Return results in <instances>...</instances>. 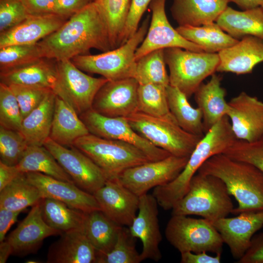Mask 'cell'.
Masks as SVG:
<instances>
[{
	"label": "cell",
	"mask_w": 263,
	"mask_h": 263,
	"mask_svg": "<svg viewBox=\"0 0 263 263\" xmlns=\"http://www.w3.org/2000/svg\"><path fill=\"white\" fill-rule=\"evenodd\" d=\"M44 58L59 61L87 55L91 49L112 50L106 21L94 1L38 42Z\"/></svg>",
	"instance_id": "cell-1"
},
{
	"label": "cell",
	"mask_w": 263,
	"mask_h": 263,
	"mask_svg": "<svg viewBox=\"0 0 263 263\" xmlns=\"http://www.w3.org/2000/svg\"><path fill=\"white\" fill-rule=\"evenodd\" d=\"M197 172L214 176L224 182L238 203L232 214L263 210V172L253 165L220 153L207 159Z\"/></svg>",
	"instance_id": "cell-2"
},
{
	"label": "cell",
	"mask_w": 263,
	"mask_h": 263,
	"mask_svg": "<svg viewBox=\"0 0 263 263\" xmlns=\"http://www.w3.org/2000/svg\"><path fill=\"white\" fill-rule=\"evenodd\" d=\"M236 139L226 115L200 139L178 176L169 183L154 188L153 194L160 205L171 209L187 193L191 178L203 163L215 155L223 153Z\"/></svg>",
	"instance_id": "cell-3"
},
{
	"label": "cell",
	"mask_w": 263,
	"mask_h": 263,
	"mask_svg": "<svg viewBox=\"0 0 263 263\" xmlns=\"http://www.w3.org/2000/svg\"><path fill=\"white\" fill-rule=\"evenodd\" d=\"M234 208L222 180L197 172L191 178L187 193L171 209V215H197L212 222L226 217Z\"/></svg>",
	"instance_id": "cell-4"
},
{
	"label": "cell",
	"mask_w": 263,
	"mask_h": 263,
	"mask_svg": "<svg viewBox=\"0 0 263 263\" xmlns=\"http://www.w3.org/2000/svg\"><path fill=\"white\" fill-rule=\"evenodd\" d=\"M125 118L137 133L153 145L178 157H189L203 137L183 130L170 112L158 117L137 112Z\"/></svg>",
	"instance_id": "cell-5"
},
{
	"label": "cell",
	"mask_w": 263,
	"mask_h": 263,
	"mask_svg": "<svg viewBox=\"0 0 263 263\" xmlns=\"http://www.w3.org/2000/svg\"><path fill=\"white\" fill-rule=\"evenodd\" d=\"M149 19L146 18L135 33L117 48L97 55H79L72 61L83 72L100 75L109 81L134 78L135 52L147 34Z\"/></svg>",
	"instance_id": "cell-6"
},
{
	"label": "cell",
	"mask_w": 263,
	"mask_h": 263,
	"mask_svg": "<svg viewBox=\"0 0 263 263\" xmlns=\"http://www.w3.org/2000/svg\"><path fill=\"white\" fill-rule=\"evenodd\" d=\"M73 146L90 157L102 170L107 180L117 178L125 170L150 161L141 150L131 144L90 133L76 139Z\"/></svg>",
	"instance_id": "cell-7"
},
{
	"label": "cell",
	"mask_w": 263,
	"mask_h": 263,
	"mask_svg": "<svg viewBox=\"0 0 263 263\" xmlns=\"http://www.w3.org/2000/svg\"><path fill=\"white\" fill-rule=\"evenodd\" d=\"M168 66L169 85L177 88L188 98L203 80L216 72L218 53L194 52L178 47L164 49Z\"/></svg>",
	"instance_id": "cell-8"
},
{
	"label": "cell",
	"mask_w": 263,
	"mask_h": 263,
	"mask_svg": "<svg viewBox=\"0 0 263 263\" xmlns=\"http://www.w3.org/2000/svg\"><path fill=\"white\" fill-rule=\"evenodd\" d=\"M165 235L168 241L180 253H222L224 243L220 233L210 221L204 218L171 215Z\"/></svg>",
	"instance_id": "cell-9"
},
{
	"label": "cell",
	"mask_w": 263,
	"mask_h": 263,
	"mask_svg": "<svg viewBox=\"0 0 263 263\" xmlns=\"http://www.w3.org/2000/svg\"><path fill=\"white\" fill-rule=\"evenodd\" d=\"M57 77L53 91L78 114L92 108L94 98L108 80L85 74L70 59L56 61Z\"/></svg>",
	"instance_id": "cell-10"
},
{
	"label": "cell",
	"mask_w": 263,
	"mask_h": 263,
	"mask_svg": "<svg viewBox=\"0 0 263 263\" xmlns=\"http://www.w3.org/2000/svg\"><path fill=\"white\" fill-rule=\"evenodd\" d=\"M79 117L90 133L131 144L141 150L151 161L161 160L171 155L137 133L125 117L106 116L92 108L81 113Z\"/></svg>",
	"instance_id": "cell-11"
},
{
	"label": "cell",
	"mask_w": 263,
	"mask_h": 263,
	"mask_svg": "<svg viewBox=\"0 0 263 263\" xmlns=\"http://www.w3.org/2000/svg\"><path fill=\"white\" fill-rule=\"evenodd\" d=\"M189 157L172 155L129 168L118 176L119 181L138 196L151 188L174 180L185 168Z\"/></svg>",
	"instance_id": "cell-12"
},
{
	"label": "cell",
	"mask_w": 263,
	"mask_h": 263,
	"mask_svg": "<svg viewBox=\"0 0 263 263\" xmlns=\"http://www.w3.org/2000/svg\"><path fill=\"white\" fill-rule=\"evenodd\" d=\"M43 146L81 189L94 194L105 185L107 178L102 170L77 148L62 146L50 137L47 139Z\"/></svg>",
	"instance_id": "cell-13"
},
{
	"label": "cell",
	"mask_w": 263,
	"mask_h": 263,
	"mask_svg": "<svg viewBox=\"0 0 263 263\" xmlns=\"http://www.w3.org/2000/svg\"><path fill=\"white\" fill-rule=\"evenodd\" d=\"M166 0H152L149 8L152 12L147 34L136 50L135 60L154 50L178 47L194 52H205L200 46L182 37L171 25L165 12Z\"/></svg>",
	"instance_id": "cell-14"
},
{
	"label": "cell",
	"mask_w": 263,
	"mask_h": 263,
	"mask_svg": "<svg viewBox=\"0 0 263 263\" xmlns=\"http://www.w3.org/2000/svg\"><path fill=\"white\" fill-rule=\"evenodd\" d=\"M139 85L133 77L108 80L96 93L92 109L106 116L126 117L138 112Z\"/></svg>",
	"instance_id": "cell-15"
},
{
	"label": "cell",
	"mask_w": 263,
	"mask_h": 263,
	"mask_svg": "<svg viewBox=\"0 0 263 263\" xmlns=\"http://www.w3.org/2000/svg\"><path fill=\"white\" fill-rule=\"evenodd\" d=\"M158 203L152 194L139 196L138 213L129 227L132 235L142 244L140 253L143 261L158 262L162 258L159 244L162 240L159 220Z\"/></svg>",
	"instance_id": "cell-16"
},
{
	"label": "cell",
	"mask_w": 263,
	"mask_h": 263,
	"mask_svg": "<svg viewBox=\"0 0 263 263\" xmlns=\"http://www.w3.org/2000/svg\"><path fill=\"white\" fill-rule=\"evenodd\" d=\"M238 215L211 223L228 246L233 258L239 260L250 246L255 233L263 227V210L245 211Z\"/></svg>",
	"instance_id": "cell-17"
},
{
	"label": "cell",
	"mask_w": 263,
	"mask_h": 263,
	"mask_svg": "<svg viewBox=\"0 0 263 263\" xmlns=\"http://www.w3.org/2000/svg\"><path fill=\"white\" fill-rule=\"evenodd\" d=\"M228 103L227 116L237 139L252 142L263 135V102L242 92Z\"/></svg>",
	"instance_id": "cell-18"
},
{
	"label": "cell",
	"mask_w": 263,
	"mask_h": 263,
	"mask_svg": "<svg viewBox=\"0 0 263 263\" xmlns=\"http://www.w3.org/2000/svg\"><path fill=\"white\" fill-rule=\"evenodd\" d=\"M25 174L27 180L39 189L43 198L58 200L85 213L101 210L94 195L74 183L38 172H27Z\"/></svg>",
	"instance_id": "cell-19"
},
{
	"label": "cell",
	"mask_w": 263,
	"mask_h": 263,
	"mask_svg": "<svg viewBox=\"0 0 263 263\" xmlns=\"http://www.w3.org/2000/svg\"><path fill=\"white\" fill-rule=\"evenodd\" d=\"M40 202L32 207L25 218L5 239L11 247L13 255L22 257L36 253L45 239L62 233L44 221Z\"/></svg>",
	"instance_id": "cell-20"
},
{
	"label": "cell",
	"mask_w": 263,
	"mask_h": 263,
	"mask_svg": "<svg viewBox=\"0 0 263 263\" xmlns=\"http://www.w3.org/2000/svg\"><path fill=\"white\" fill-rule=\"evenodd\" d=\"M93 195L106 216L121 225H131L137 215L139 197L123 186L117 178L107 180Z\"/></svg>",
	"instance_id": "cell-21"
},
{
	"label": "cell",
	"mask_w": 263,
	"mask_h": 263,
	"mask_svg": "<svg viewBox=\"0 0 263 263\" xmlns=\"http://www.w3.org/2000/svg\"><path fill=\"white\" fill-rule=\"evenodd\" d=\"M68 19L58 14L30 15L17 26L0 33V48L37 43L57 30Z\"/></svg>",
	"instance_id": "cell-22"
},
{
	"label": "cell",
	"mask_w": 263,
	"mask_h": 263,
	"mask_svg": "<svg viewBox=\"0 0 263 263\" xmlns=\"http://www.w3.org/2000/svg\"><path fill=\"white\" fill-rule=\"evenodd\" d=\"M220 62L216 72L237 75L250 73L263 62V39L248 36L218 53Z\"/></svg>",
	"instance_id": "cell-23"
},
{
	"label": "cell",
	"mask_w": 263,
	"mask_h": 263,
	"mask_svg": "<svg viewBox=\"0 0 263 263\" xmlns=\"http://www.w3.org/2000/svg\"><path fill=\"white\" fill-rule=\"evenodd\" d=\"M49 247L47 263H95L96 250L83 230L62 233Z\"/></svg>",
	"instance_id": "cell-24"
},
{
	"label": "cell",
	"mask_w": 263,
	"mask_h": 263,
	"mask_svg": "<svg viewBox=\"0 0 263 263\" xmlns=\"http://www.w3.org/2000/svg\"><path fill=\"white\" fill-rule=\"evenodd\" d=\"M227 4L225 0H173L170 10L178 26H200L216 21Z\"/></svg>",
	"instance_id": "cell-25"
},
{
	"label": "cell",
	"mask_w": 263,
	"mask_h": 263,
	"mask_svg": "<svg viewBox=\"0 0 263 263\" xmlns=\"http://www.w3.org/2000/svg\"><path fill=\"white\" fill-rule=\"evenodd\" d=\"M222 77L213 74L207 83H201L195 92L194 98L203 114L205 133L222 118L227 115L228 103L225 90L222 87Z\"/></svg>",
	"instance_id": "cell-26"
},
{
	"label": "cell",
	"mask_w": 263,
	"mask_h": 263,
	"mask_svg": "<svg viewBox=\"0 0 263 263\" xmlns=\"http://www.w3.org/2000/svg\"><path fill=\"white\" fill-rule=\"evenodd\" d=\"M89 133L79 115L56 95L49 137L59 145L71 147L76 139Z\"/></svg>",
	"instance_id": "cell-27"
},
{
	"label": "cell",
	"mask_w": 263,
	"mask_h": 263,
	"mask_svg": "<svg viewBox=\"0 0 263 263\" xmlns=\"http://www.w3.org/2000/svg\"><path fill=\"white\" fill-rule=\"evenodd\" d=\"M216 23L237 40L248 36L263 39V9L261 6L238 11L227 6Z\"/></svg>",
	"instance_id": "cell-28"
},
{
	"label": "cell",
	"mask_w": 263,
	"mask_h": 263,
	"mask_svg": "<svg viewBox=\"0 0 263 263\" xmlns=\"http://www.w3.org/2000/svg\"><path fill=\"white\" fill-rule=\"evenodd\" d=\"M42 58L32 63L6 72H0V82L7 85L21 84L51 89L56 85L57 72L56 63Z\"/></svg>",
	"instance_id": "cell-29"
},
{
	"label": "cell",
	"mask_w": 263,
	"mask_h": 263,
	"mask_svg": "<svg viewBox=\"0 0 263 263\" xmlns=\"http://www.w3.org/2000/svg\"><path fill=\"white\" fill-rule=\"evenodd\" d=\"M56 94L51 91L22 120L20 132L29 145L43 146L51 131Z\"/></svg>",
	"instance_id": "cell-30"
},
{
	"label": "cell",
	"mask_w": 263,
	"mask_h": 263,
	"mask_svg": "<svg viewBox=\"0 0 263 263\" xmlns=\"http://www.w3.org/2000/svg\"><path fill=\"white\" fill-rule=\"evenodd\" d=\"M40 205L42 218L51 227L62 233L75 230L84 231L87 213L50 198H42Z\"/></svg>",
	"instance_id": "cell-31"
},
{
	"label": "cell",
	"mask_w": 263,
	"mask_h": 263,
	"mask_svg": "<svg viewBox=\"0 0 263 263\" xmlns=\"http://www.w3.org/2000/svg\"><path fill=\"white\" fill-rule=\"evenodd\" d=\"M122 227L101 210H95L87 213L84 233L97 253L106 254L113 248Z\"/></svg>",
	"instance_id": "cell-32"
},
{
	"label": "cell",
	"mask_w": 263,
	"mask_h": 263,
	"mask_svg": "<svg viewBox=\"0 0 263 263\" xmlns=\"http://www.w3.org/2000/svg\"><path fill=\"white\" fill-rule=\"evenodd\" d=\"M176 29L185 39L207 53H218L239 41L214 22L200 26H178Z\"/></svg>",
	"instance_id": "cell-33"
},
{
	"label": "cell",
	"mask_w": 263,
	"mask_h": 263,
	"mask_svg": "<svg viewBox=\"0 0 263 263\" xmlns=\"http://www.w3.org/2000/svg\"><path fill=\"white\" fill-rule=\"evenodd\" d=\"M166 92L170 112L179 125L190 133L203 136L205 132L201 109L193 107L187 96L176 87L169 85Z\"/></svg>",
	"instance_id": "cell-34"
},
{
	"label": "cell",
	"mask_w": 263,
	"mask_h": 263,
	"mask_svg": "<svg viewBox=\"0 0 263 263\" xmlns=\"http://www.w3.org/2000/svg\"><path fill=\"white\" fill-rule=\"evenodd\" d=\"M16 166L22 173L38 172L74 183L70 175L44 146L29 145Z\"/></svg>",
	"instance_id": "cell-35"
},
{
	"label": "cell",
	"mask_w": 263,
	"mask_h": 263,
	"mask_svg": "<svg viewBox=\"0 0 263 263\" xmlns=\"http://www.w3.org/2000/svg\"><path fill=\"white\" fill-rule=\"evenodd\" d=\"M39 189L21 173L0 190V208L23 211L32 207L42 198Z\"/></svg>",
	"instance_id": "cell-36"
},
{
	"label": "cell",
	"mask_w": 263,
	"mask_h": 263,
	"mask_svg": "<svg viewBox=\"0 0 263 263\" xmlns=\"http://www.w3.org/2000/svg\"><path fill=\"white\" fill-rule=\"evenodd\" d=\"M108 28L112 49L121 45L132 0H94Z\"/></svg>",
	"instance_id": "cell-37"
},
{
	"label": "cell",
	"mask_w": 263,
	"mask_h": 263,
	"mask_svg": "<svg viewBox=\"0 0 263 263\" xmlns=\"http://www.w3.org/2000/svg\"><path fill=\"white\" fill-rule=\"evenodd\" d=\"M166 64L164 49L150 52L136 60L134 78L139 85L154 84L167 87L169 80Z\"/></svg>",
	"instance_id": "cell-38"
},
{
	"label": "cell",
	"mask_w": 263,
	"mask_h": 263,
	"mask_svg": "<svg viewBox=\"0 0 263 263\" xmlns=\"http://www.w3.org/2000/svg\"><path fill=\"white\" fill-rule=\"evenodd\" d=\"M136 241L129 228L122 226L111 251L106 254L96 252L95 263H140L143 260L136 249Z\"/></svg>",
	"instance_id": "cell-39"
},
{
	"label": "cell",
	"mask_w": 263,
	"mask_h": 263,
	"mask_svg": "<svg viewBox=\"0 0 263 263\" xmlns=\"http://www.w3.org/2000/svg\"><path fill=\"white\" fill-rule=\"evenodd\" d=\"M166 87L154 84L139 85L137 92L138 112L158 117L170 113Z\"/></svg>",
	"instance_id": "cell-40"
},
{
	"label": "cell",
	"mask_w": 263,
	"mask_h": 263,
	"mask_svg": "<svg viewBox=\"0 0 263 263\" xmlns=\"http://www.w3.org/2000/svg\"><path fill=\"white\" fill-rule=\"evenodd\" d=\"M44 58L38 43L16 44L0 48V72H6Z\"/></svg>",
	"instance_id": "cell-41"
},
{
	"label": "cell",
	"mask_w": 263,
	"mask_h": 263,
	"mask_svg": "<svg viewBox=\"0 0 263 263\" xmlns=\"http://www.w3.org/2000/svg\"><path fill=\"white\" fill-rule=\"evenodd\" d=\"M29 146L20 132L0 126V162L9 166H16Z\"/></svg>",
	"instance_id": "cell-42"
},
{
	"label": "cell",
	"mask_w": 263,
	"mask_h": 263,
	"mask_svg": "<svg viewBox=\"0 0 263 263\" xmlns=\"http://www.w3.org/2000/svg\"><path fill=\"white\" fill-rule=\"evenodd\" d=\"M22 117L16 96L8 85L0 83V126L20 131Z\"/></svg>",
	"instance_id": "cell-43"
},
{
	"label": "cell",
	"mask_w": 263,
	"mask_h": 263,
	"mask_svg": "<svg viewBox=\"0 0 263 263\" xmlns=\"http://www.w3.org/2000/svg\"><path fill=\"white\" fill-rule=\"evenodd\" d=\"M223 153L233 159L253 165L263 172V135L252 142L237 139Z\"/></svg>",
	"instance_id": "cell-44"
},
{
	"label": "cell",
	"mask_w": 263,
	"mask_h": 263,
	"mask_svg": "<svg viewBox=\"0 0 263 263\" xmlns=\"http://www.w3.org/2000/svg\"><path fill=\"white\" fill-rule=\"evenodd\" d=\"M19 106L22 119L42 102L51 89L38 86L21 84L8 85Z\"/></svg>",
	"instance_id": "cell-45"
},
{
	"label": "cell",
	"mask_w": 263,
	"mask_h": 263,
	"mask_svg": "<svg viewBox=\"0 0 263 263\" xmlns=\"http://www.w3.org/2000/svg\"><path fill=\"white\" fill-rule=\"evenodd\" d=\"M29 16L20 0H0V33L14 27Z\"/></svg>",
	"instance_id": "cell-46"
},
{
	"label": "cell",
	"mask_w": 263,
	"mask_h": 263,
	"mask_svg": "<svg viewBox=\"0 0 263 263\" xmlns=\"http://www.w3.org/2000/svg\"><path fill=\"white\" fill-rule=\"evenodd\" d=\"M151 0H132L130 12L121 38V45L137 31L142 17Z\"/></svg>",
	"instance_id": "cell-47"
},
{
	"label": "cell",
	"mask_w": 263,
	"mask_h": 263,
	"mask_svg": "<svg viewBox=\"0 0 263 263\" xmlns=\"http://www.w3.org/2000/svg\"><path fill=\"white\" fill-rule=\"evenodd\" d=\"M28 14L41 16L58 14L56 0H20Z\"/></svg>",
	"instance_id": "cell-48"
},
{
	"label": "cell",
	"mask_w": 263,
	"mask_h": 263,
	"mask_svg": "<svg viewBox=\"0 0 263 263\" xmlns=\"http://www.w3.org/2000/svg\"><path fill=\"white\" fill-rule=\"evenodd\" d=\"M238 263H263V232L254 236L250 246Z\"/></svg>",
	"instance_id": "cell-49"
},
{
	"label": "cell",
	"mask_w": 263,
	"mask_h": 263,
	"mask_svg": "<svg viewBox=\"0 0 263 263\" xmlns=\"http://www.w3.org/2000/svg\"><path fill=\"white\" fill-rule=\"evenodd\" d=\"M58 14L68 18L85 7L94 0H56Z\"/></svg>",
	"instance_id": "cell-50"
},
{
	"label": "cell",
	"mask_w": 263,
	"mask_h": 263,
	"mask_svg": "<svg viewBox=\"0 0 263 263\" xmlns=\"http://www.w3.org/2000/svg\"><path fill=\"white\" fill-rule=\"evenodd\" d=\"M222 253L216 254L215 256L208 255L206 252L193 253L185 252L181 253V263H220L221 261Z\"/></svg>",
	"instance_id": "cell-51"
},
{
	"label": "cell",
	"mask_w": 263,
	"mask_h": 263,
	"mask_svg": "<svg viewBox=\"0 0 263 263\" xmlns=\"http://www.w3.org/2000/svg\"><path fill=\"white\" fill-rule=\"evenodd\" d=\"M21 212L0 208V242L5 240L6 233Z\"/></svg>",
	"instance_id": "cell-52"
},
{
	"label": "cell",
	"mask_w": 263,
	"mask_h": 263,
	"mask_svg": "<svg viewBox=\"0 0 263 263\" xmlns=\"http://www.w3.org/2000/svg\"><path fill=\"white\" fill-rule=\"evenodd\" d=\"M21 173L16 166H9L0 161V190Z\"/></svg>",
	"instance_id": "cell-53"
},
{
	"label": "cell",
	"mask_w": 263,
	"mask_h": 263,
	"mask_svg": "<svg viewBox=\"0 0 263 263\" xmlns=\"http://www.w3.org/2000/svg\"><path fill=\"white\" fill-rule=\"evenodd\" d=\"M228 3L233 2L243 10H248L261 6L263 0H225Z\"/></svg>",
	"instance_id": "cell-54"
},
{
	"label": "cell",
	"mask_w": 263,
	"mask_h": 263,
	"mask_svg": "<svg viewBox=\"0 0 263 263\" xmlns=\"http://www.w3.org/2000/svg\"><path fill=\"white\" fill-rule=\"evenodd\" d=\"M11 255L12 250L9 244L6 240L0 242V263H6Z\"/></svg>",
	"instance_id": "cell-55"
},
{
	"label": "cell",
	"mask_w": 263,
	"mask_h": 263,
	"mask_svg": "<svg viewBox=\"0 0 263 263\" xmlns=\"http://www.w3.org/2000/svg\"><path fill=\"white\" fill-rule=\"evenodd\" d=\"M261 7H262V8L263 9V0L262 1V4L261 5Z\"/></svg>",
	"instance_id": "cell-56"
}]
</instances>
